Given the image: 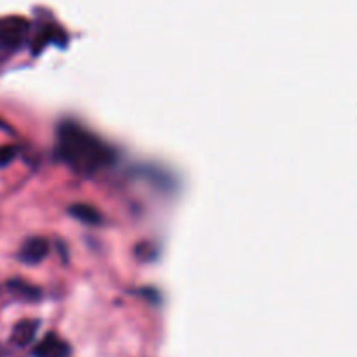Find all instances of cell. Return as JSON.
Instances as JSON below:
<instances>
[{"mask_svg":"<svg viewBox=\"0 0 357 357\" xmlns=\"http://www.w3.org/2000/svg\"><path fill=\"white\" fill-rule=\"evenodd\" d=\"M58 155L72 169L82 174H93L112 162L114 153L94 135L80 126L63 124L58 131Z\"/></svg>","mask_w":357,"mask_h":357,"instance_id":"1","label":"cell"},{"mask_svg":"<svg viewBox=\"0 0 357 357\" xmlns=\"http://www.w3.org/2000/svg\"><path fill=\"white\" fill-rule=\"evenodd\" d=\"M26 21L21 17H3L0 20V49L13 52L23 45L26 35Z\"/></svg>","mask_w":357,"mask_h":357,"instance_id":"2","label":"cell"},{"mask_svg":"<svg viewBox=\"0 0 357 357\" xmlns=\"http://www.w3.org/2000/svg\"><path fill=\"white\" fill-rule=\"evenodd\" d=\"M47 255H49L47 241H45L44 237H31V239H28L26 243L21 246L17 258L26 265H37L40 264Z\"/></svg>","mask_w":357,"mask_h":357,"instance_id":"3","label":"cell"},{"mask_svg":"<svg viewBox=\"0 0 357 357\" xmlns=\"http://www.w3.org/2000/svg\"><path fill=\"white\" fill-rule=\"evenodd\" d=\"M70 345L56 335H47L33 351V357H70Z\"/></svg>","mask_w":357,"mask_h":357,"instance_id":"4","label":"cell"},{"mask_svg":"<svg viewBox=\"0 0 357 357\" xmlns=\"http://www.w3.org/2000/svg\"><path fill=\"white\" fill-rule=\"evenodd\" d=\"M38 331V323L33 319H23L14 326L13 335H10V342H13L16 347H26L28 344H31Z\"/></svg>","mask_w":357,"mask_h":357,"instance_id":"5","label":"cell"},{"mask_svg":"<svg viewBox=\"0 0 357 357\" xmlns=\"http://www.w3.org/2000/svg\"><path fill=\"white\" fill-rule=\"evenodd\" d=\"M70 215H72L73 218L80 220V222L89 223V225H100L101 223L100 211L94 208H91V206H86V204L72 206V208H70Z\"/></svg>","mask_w":357,"mask_h":357,"instance_id":"6","label":"cell"},{"mask_svg":"<svg viewBox=\"0 0 357 357\" xmlns=\"http://www.w3.org/2000/svg\"><path fill=\"white\" fill-rule=\"evenodd\" d=\"M9 288L13 289L14 293H17V295L24 296V298H37L38 296V289L31 288V286L24 284V282L21 281H10Z\"/></svg>","mask_w":357,"mask_h":357,"instance_id":"7","label":"cell"},{"mask_svg":"<svg viewBox=\"0 0 357 357\" xmlns=\"http://www.w3.org/2000/svg\"><path fill=\"white\" fill-rule=\"evenodd\" d=\"M14 157H16V149L14 146H3V149H0V166H7Z\"/></svg>","mask_w":357,"mask_h":357,"instance_id":"8","label":"cell"},{"mask_svg":"<svg viewBox=\"0 0 357 357\" xmlns=\"http://www.w3.org/2000/svg\"><path fill=\"white\" fill-rule=\"evenodd\" d=\"M0 357H2V349H0Z\"/></svg>","mask_w":357,"mask_h":357,"instance_id":"9","label":"cell"}]
</instances>
